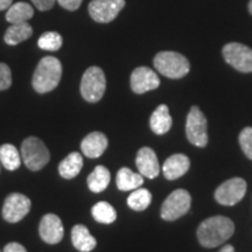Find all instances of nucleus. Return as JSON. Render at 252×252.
<instances>
[{"instance_id": "obj_6", "label": "nucleus", "mask_w": 252, "mask_h": 252, "mask_svg": "<svg viewBox=\"0 0 252 252\" xmlns=\"http://www.w3.org/2000/svg\"><path fill=\"white\" fill-rule=\"evenodd\" d=\"M186 134L189 143L197 147H206L208 144L207 119L196 105L191 106L186 122Z\"/></svg>"}, {"instance_id": "obj_1", "label": "nucleus", "mask_w": 252, "mask_h": 252, "mask_svg": "<svg viewBox=\"0 0 252 252\" xmlns=\"http://www.w3.org/2000/svg\"><path fill=\"white\" fill-rule=\"evenodd\" d=\"M235 225L224 216H213L203 220L197 229V239L203 248L213 249L223 244L234 235Z\"/></svg>"}, {"instance_id": "obj_29", "label": "nucleus", "mask_w": 252, "mask_h": 252, "mask_svg": "<svg viewBox=\"0 0 252 252\" xmlns=\"http://www.w3.org/2000/svg\"><path fill=\"white\" fill-rule=\"evenodd\" d=\"M12 86L11 69L5 63H0V91L8 89Z\"/></svg>"}, {"instance_id": "obj_31", "label": "nucleus", "mask_w": 252, "mask_h": 252, "mask_svg": "<svg viewBox=\"0 0 252 252\" xmlns=\"http://www.w3.org/2000/svg\"><path fill=\"white\" fill-rule=\"evenodd\" d=\"M32 2L39 11L45 12L53 8V6L55 4V0H32Z\"/></svg>"}, {"instance_id": "obj_12", "label": "nucleus", "mask_w": 252, "mask_h": 252, "mask_svg": "<svg viewBox=\"0 0 252 252\" xmlns=\"http://www.w3.org/2000/svg\"><path fill=\"white\" fill-rule=\"evenodd\" d=\"M160 86V80L152 69L147 67L135 68L131 75V89L134 94H145L156 90Z\"/></svg>"}, {"instance_id": "obj_32", "label": "nucleus", "mask_w": 252, "mask_h": 252, "mask_svg": "<svg viewBox=\"0 0 252 252\" xmlns=\"http://www.w3.org/2000/svg\"><path fill=\"white\" fill-rule=\"evenodd\" d=\"M4 252H27V250L20 243L12 242V243H8L4 248Z\"/></svg>"}, {"instance_id": "obj_27", "label": "nucleus", "mask_w": 252, "mask_h": 252, "mask_svg": "<svg viewBox=\"0 0 252 252\" xmlns=\"http://www.w3.org/2000/svg\"><path fill=\"white\" fill-rule=\"evenodd\" d=\"M37 46L43 50L56 52L62 47V36L58 32H46L40 36Z\"/></svg>"}, {"instance_id": "obj_19", "label": "nucleus", "mask_w": 252, "mask_h": 252, "mask_svg": "<svg viewBox=\"0 0 252 252\" xmlns=\"http://www.w3.org/2000/svg\"><path fill=\"white\" fill-rule=\"evenodd\" d=\"M82 167H83V158L78 152H71L60 162L59 173L63 179L70 180L80 174Z\"/></svg>"}, {"instance_id": "obj_35", "label": "nucleus", "mask_w": 252, "mask_h": 252, "mask_svg": "<svg viewBox=\"0 0 252 252\" xmlns=\"http://www.w3.org/2000/svg\"><path fill=\"white\" fill-rule=\"evenodd\" d=\"M249 12L252 14V0H250V2H249Z\"/></svg>"}, {"instance_id": "obj_11", "label": "nucleus", "mask_w": 252, "mask_h": 252, "mask_svg": "<svg viewBox=\"0 0 252 252\" xmlns=\"http://www.w3.org/2000/svg\"><path fill=\"white\" fill-rule=\"evenodd\" d=\"M31 200L20 193H12L6 197L2 207V217L9 223L20 222L30 213Z\"/></svg>"}, {"instance_id": "obj_20", "label": "nucleus", "mask_w": 252, "mask_h": 252, "mask_svg": "<svg viewBox=\"0 0 252 252\" xmlns=\"http://www.w3.org/2000/svg\"><path fill=\"white\" fill-rule=\"evenodd\" d=\"M116 184H117L118 189L123 191L132 190V189L139 188L144 184V176L132 172L127 167H123L117 173Z\"/></svg>"}, {"instance_id": "obj_13", "label": "nucleus", "mask_w": 252, "mask_h": 252, "mask_svg": "<svg viewBox=\"0 0 252 252\" xmlns=\"http://www.w3.org/2000/svg\"><path fill=\"white\" fill-rule=\"evenodd\" d=\"M39 234L47 244H58L62 241L64 235L62 220L55 214H47L41 220Z\"/></svg>"}, {"instance_id": "obj_30", "label": "nucleus", "mask_w": 252, "mask_h": 252, "mask_svg": "<svg viewBox=\"0 0 252 252\" xmlns=\"http://www.w3.org/2000/svg\"><path fill=\"white\" fill-rule=\"evenodd\" d=\"M60 5L68 11H76L80 7L83 0H56Z\"/></svg>"}, {"instance_id": "obj_16", "label": "nucleus", "mask_w": 252, "mask_h": 252, "mask_svg": "<svg viewBox=\"0 0 252 252\" xmlns=\"http://www.w3.org/2000/svg\"><path fill=\"white\" fill-rule=\"evenodd\" d=\"M108 149V138L102 132H91L82 140L81 150L88 158H98Z\"/></svg>"}, {"instance_id": "obj_5", "label": "nucleus", "mask_w": 252, "mask_h": 252, "mask_svg": "<svg viewBox=\"0 0 252 252\" xmlns=\"http://www.w3.org/2000/svg\"><path fill=\"white\" fill-rule=\"evenodd\" d=\"M106 89L104 71L98 67H90L83 74L81 81V94L87 102L97 103L102 99Z\"/></svg>"}, {"instance_id": "obj_26", "label": "nucleus", "mask_w": 252, "mask_h": 252, "mask_svg": "<svg viewBox=\"0 0 252 252\" xmlns=\"http://www.w3.org/2000/svg\"><path fill=\"white\" fill-rule=\"evenodd\" d=\"M151 202H152V194L145 188H137L127 197L128 207L135 212H143L150 206Z\"/></svg>"}, {"instance_id": "obj_8", "label": "nucleus", "mask_w": 252, "mask_h": 252, "mask_svg": "<svg viewBox=\"0 0 252 252\" xmlns=\"http://www.w3.org/2000/svg\"><path fill=\"white\" fill-rule=\"evenodd\" d=\"M224 60L241 72H252V49L242 43L231 42L223 47Z\"/></svg>"}, {"instance_id": "obj_24", "label": "nucleus", "mask_w": 252, "mask_h": 252, "mask_svg": "<svg viewBox=\"0 0 252 252\" xmlns=\"http://www.w3.org/2000/svg\"><path fill=\"white\" fill-rule=\"evenodd\" d=\"M0 162L7 171H15L21 165V156L18 149L12 144L0 146Z\"/></svg>"}, {"instance_id": "obj_15", "label": "nucleus", "mask_w": 252, "mask_h": 252, "mask_svg": "<svg viewBox=\"0 0 252 252\" xmlns=\"http://www.w3.org/2000/svg\"><path fill=\"white\" fill-rule=\"evenodd\" d=\"M190 161L185 154H173L166 160L162 166V173L167 180H176L188 172Z\"/></svg>"}, {"instance_id": "obj_22", "label": "nucleus", "mask_w": 252, "mask_h": 252, "mask_svg": "<svg viewBox=\"0 0 252 252\" xmlns=\"http://www.w3.org/2000/svg\"><path fill=\"white\" fill-rule=\"evenodd\" d=\"M110 180H111V175H110L109 169L104 166H97L94 172L88 176L87 182L91 191L100 193L108 188Z\"/></svg>"}, {"instance_id": "obj_2", "label": "nucleus", "mask_w": 252, "mask_h": 252, "mask_svg": "<svg viewBox=\"0 0 252 252\" xmlns=\"http://www.w3.org/2000/svg\"><path fill=\"white\" fill-rule=\"evenodd\" d=\"M61 77L62 64L60 60L54 56H46L37 64L32 84L36 93L47 94L59 86Z\"/></svg>"}, {"instance_id": "obj_36", "label": "nucleus", "mask_w": 252, "mask_h": 252, "mask_svg": "<svg viewBox=\"0 0 252 252\" xmlns=\"http://www.w3.org/2000/svg\"><path fill=\"white\" fill-rule=\"evenodd\" d=\"M0 252H1V251H0Z\"/></svg>"}, {"instance_id": "obj_14", "label": "nucleus", "mask_w": 252, "mask_h": 252, "mask_svg": "<svg viewBox=\"0 0 252 252\" xmlns=\"http://www.w3.org/2000/svg\"><path fill=\"white\" fill-rule=\"evenodd\" d=\"M138 169L140 174L149 179H154L159 175L160 165L158 161L156 152L150 147H143L138 151L137 159H135Z\"/></svg>"}, {"instance_id": "obj_23", "label": "nucleus", "mask_w": 252, "mask_h": 252, "mask_svg": "<svg viewBox=\"0 0 252 252\" xmlns=\"http://www.w3.org/2000/svg\"><path fill=\"white\" fill-rule=\"evenodd\" d=\"M34 9L27 2H15L11 5L6 13V20L9 24H23L28 23V20L33 17Z\"/></svg>"}, {"instance_id": "obj_7", "label": "nucleus", "mask_w": 252, "mask_h": 252, "mask_svg": "<svg viewBox=\"0 0 252 252\" xmlns=\"http://www.w3.org/2000/svg\"><path fill=\"white\" fill-rule=\"evenodd\" d=\"M190 194L185 189H176L166 198L161 207V217L165 220H175L189 212Z\"/></svg>"}, {"instance_id": "obj_18", "label": "nucleus", "mask_w": 252, "mask_h": 252, "mask_svg": "<svg viewBox=\"0 0 252 252\" xmlns=\"http://www.w3.org/2000/svg\"><path fill=\"white\" fill-rule=\"evenodd\" d=\"M173 124L172 117L169 115L168 106L161 104L154 110L150 119V126L156 134H165L171 130Z\"/></svg>"}, {"instance_id": "obj_4", "label": "nucleus", "mask_w": 252, "mask_h": 252, "mask_svg": "<svg viewBox=\"0 0 252 252\" xmlns=\"http://www.w3.org/2000/svg\"><path fill=\"white\" fill-rule=\"evenodd\" d=\"M21 159L28 169L36 172L49 162L50 154L42 140L36 137H28L21 145Z\"/></svg>"}, {"instance_id": "obj_3", "label": "nucleus", "mask_w": 252, "mask_h": 252, "mask_svg": "<svg viewBox=\"0 0 252 252\" xmlns=\"http://www.w3.org/2000/svg\"><path fill=\"white\" fill-rule=\"evenodd\" d=\"M153 63L160 74L173 80L186 76L190 69L188 60L184 55L175 52L158 53Z\"/></svg>"}, {"instance_id": "obj_17", "label": "nucleus", "mask_w": 252, "mask_h": 252, "mask_svg": "<svg viewBox=\"0 0 252 252\" xmlns=\"http://www.w3.org/2000/svg\"><path fill=\"white\" fill-rule=\"evenodd\" d=\"M72 245L81 252H90L96 248L97 242L86 225L77 224L71 230Z\"/></svg>"}, {"instance_id": "obj_10", "label": "nucleus", "mask_w": 252, "mask_h": 252, "mask_svg": "<svg viewBox=\"0 0 252 252\" xmlns=\"http://www.w3.org/2000/svg\"><path fill=\"white\" fill-rule=\"evenodd\" d=\"M247 193V182L242 178H234L223 182L215 191V198L223 206H235Z\"/></svg>"}, {"instance_id": "obj_25", "label": "nucleus", "mask_w": 252, "mask_h": 252, "mask_svg": "<svg viewBox=\"0 0 252 252\" xmlns=\"http://www.w3.org/2000/svg\"><path fill=\"white\" fill-rule=\"evenodd\" d=\"M91 213H93L94 219L103 224H111L117 219V212L115 210V208L104 201L94 204Z\"/></svg>"}, {"instance_id": "obj_21", "label": "nucleus", "mask_w": 252, "mask_h": 252, "mask_svg": "<svg viewBox=\"0 0 252 252\" xmlns=\"http://www.w3.org/2000/svg\"><path fill=\"white\" fill-rule=\"evenodd\" d=\"M33 34V28L28 23L12 24L6 31L4 40L9 46L19 45L23 41L30 39Z\"/></svg>"}, {"instance_id": "obj_9", "label": "nucleus", "mask_w": 252, "mask_h": 252, "mask_svg": "<svg viewBox=\"0 0 252 252\" xmlns=\"http://www.w3.org/2000/svg\"><path fill=\"white\" fill-rule=\"evenodd\" d=\"M124 6L125 0H93L88 11L96 23L106 24L115 20Z\"/></svg>"}, {"instance_id": "obj_34", "label": "nucleus", "mask_w": 252, "mask_h": 252, "mask_svg": "<svg viewBox=\"0 0 252 252\" xmlns=\"http://www.w3.org/2000/svg\"><path fill=\"white\" fill-rule=\"evenodd\" d=\"M219 252H235V249L232 245H224Z\"/></svg>"}, {"instance_id": "obj_28", "label": "nucleus", "mask_w": 252, "mask_h": 252, "mask_svg": "<svg viewBox=\"0 0 252 252\" xmlns=\"http://www.w3.org/2000/svg\"><path fill=\"white\" fill-rule=\"evenodd\" d=\"M239 145L245 156L252 160V127H245L239 133Z\"/></svg>"}, {"instance_id": "obj_33", "label": "nucleus", "mask_w": 252, "mask_h": 252, "mask_svg": "<svg viewBox=\"0 0 252 252\" xmlns=\"http://www.w3.org/2000/svg\"><path fill=\"white\" fill-rule=\"evenodd\" d=\"M13 0H0V11H4V9H8L11 7Z\"/></svg>"}]
</instances>
